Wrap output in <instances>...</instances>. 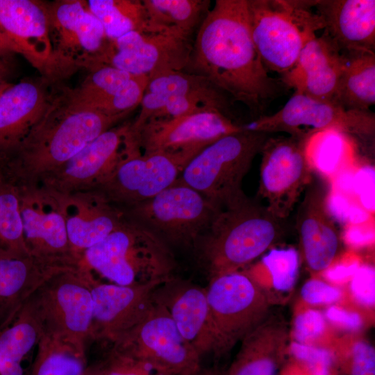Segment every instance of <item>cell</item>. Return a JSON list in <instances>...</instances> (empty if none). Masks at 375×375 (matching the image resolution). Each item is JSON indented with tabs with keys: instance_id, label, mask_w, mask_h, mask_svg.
<instances>
[{
	"instance_id": "1",
	"label": "cell",
	"mask_w": 375,
	"mask_h": 375,
	"mask_svg": "<svg viewBox=\"0 0 375 375\" xmlns=\"http://www.w3.org/2000/svg\"><path fill=\"white\" fill-rule=\"evenodd\" d=\"M208 78L255 119L288 89L272 77L253 43L247 0H216L194 38L183 70Z\"/></svg>"
},
{
	"instance_id": "2",
	"label": "cell",
	"mask_w": 375,
	"mask_h": 375,
	"mask_svg": "<svg viewBox=\"0 0 375 375\" xmlns=\"http://www.w3.org/2000/svg\"><path fill=\"white\" fill-rule=\"evenodd\" d=\"M126 115H110L59 90L47 110L3 169L17 186L35 185Z\"/></svg>"
},
{
	"instance_id": "3",
	"label": "cell",
	"mask_w": 375,
	"mask_h": 375,
	"mask_svg": "<svg viewBox=\"0 0 375 375\" xmlns=\"http://www.w3.org/2000/svg\"><path fill=\"white\" fill-rule=\"evenodd\" d=\"M283 220L249 197L220 208L193 247L199 263L209 279L240 271L280 240Z\"/></svg>"
},
{
	"instance_id": "4",
	"label": "cell",
	"mask_w": 375,
	"mask_h": 375,
	"mask_svg": "<svg viewBox=\"0 0 375 375\" xmlns=\"http://www.w3.org/2000/svg\"><path fill=\"white\" fill-rule=\"evenodd\" d=\"M176 265L164 240L126 217L117 229L85 251L79 262L120 285L167 281L174 277Z\"/></svg>"
},
{
	"instance_id": "5",
	"label": "cell",
	"mask_w": 375,
	"mask_h": 375,
	"mask_svg": "<svg viewBox=\"0 0 375 375\" xmlns=\"http://www.w3.org/2000/svg\"><path fill=\"white\" fill-rule=\"evenodd\" d=\"M271 135L244 127L226 135L196 155L176 181L219 208L234 206L247 197L242 189L243 178Z\"/></svg>"
},
{
	"instance_id": "6",
	"label": "cell",
	"mask_w": 375,
	"mask_h": 375,
	"mask_svg": "<svg viewBox=\"0 0 375 375\" xmlns=\"http://www.w3.org/2000/svg\"><path fill=\"white\" fill-rule=\"evenodd\" d=\"M315 1L247 0L253 43L265 69L283 76L294 66L306 41L324 28L308 9Z\"/></svg>"
},
{
	"instance_id": "7",
	"label": "cell",
	"mask_w": 375,
	"mask_h": 375,
	"mask_svg": "<svg viewBox=\"0 0 375 375\" xmlns=\"http://www.w3.org/2000/svg\"><path fill=\"white\" fill-rule=\"evenodd\" d=\"M199 152L143 153L129 126L117 165L101 185L92 190L103 194L118 208L138 203L173 185Z\"/></svg>"
},
{
	"instance_id": "8",
	"label": "cell",
	"mask_w": 375,
	"mask_h": 375,
	"mask_svg": "<svg viewBox=\"0 0 375 375\" xmlns=\"http://www.w3.org/2000/svg\"><path fill=\"white\" fill-rule=\"evenodd\" d=\"M92 273L79 266L60 272L28 299L42 334L60 336L83 346L91 338Z\"/></svg>"
},
{
	"instance_id": "9",
	"label": "cell",
	"mask_w": 375,
	"mask_h": 375,
	"mask_svg": "<svg viewBox=\"0 0 375 375\" xmlns=\"http://www.w3.org/2000/svg\"><path fill=\"white\" fill-rule=\"evenodd\" d=\"M119 208L162 240L192 247L220 209L177 181L150 199Z\"/></svg>"
},
{
	"instance_id": "10",
	"label": "cell",
	"mask_w": 375,
	"mask_h": 375,
	"mask_svg": "<svg viewBox=\"0 0 375 375\" xmlns=\"http://www.w3.org/2000/svg\"><path fill=\"white\" fill-rule=\"evenodd\" d=\"M206 290L217 340L215 356H220L263 321L269 303L256 280L242 271L209 279Z\"/></svg>"
},
{
	"instance_id": "11",
	"label": "cell",
	"mask_w": 375,
	"mask_h": 375,
	"mask_svg": "<svg viewBox=\"0 0 375 375\" xmlns=\"http://www.w3.org/2000/svg\"><path fill=\"white\" fill-rule=\"evenodd\" d=\"M112 350L168 375H196L201 356L183 338L166 308L154 298L147 315L112 343Z\"/></svg>"
},
{
	"instance_id": "12",
	"label": "cell",
	"mask_w": 375,
	"mask_h": 375,
	"mask_svg": "<svg viewBox=\"0 0 375 375\" xmlns=\"http://www.w3.org/2000/svg\"><path fill=\"white\" fill-rule=\"evenodd\" d=\"M247 129L272 134L285 132L308 138L315 132L335 130L346 134L371 135L374 133V115L369 110L344 109L332 102L319 101L294 92L285 106L270 115H262L248 124Z\"/></svg>"
},
{
	"instance_id": "13",
	"label": "cell",
	"mask_w": 375,
	"mask_h": 375,
	"mask_svg": "<svg viewBox=\"0 0 375 375\" xmlns=\"http://www.w3.org/2000/svg\"><path fill=\"white\" fill-rule=\"evenodd\" d=\"M306 139L271 135L260 151L258 194L267 210L281 219L290 215L311 182L312 169L305 153Z\"/></svg>"
},
{
	"instance_id": "14",
	"label": "cell",
	"mask_w": 375,
	"mask_h": 375,
	"mask_svg": "<svg viewBox=\"0 0 375 375\" xmlns=\"http://www.w3.org/2000/svg\"><path fill=\"white\" fill-rule=\"evenodd\" d=\"M193 40L169 33L131 31L109 42L93 67L110 65L131 74L151 78L170 71H183Z\"/></svg>"
},
{
	"instance_id": "15",
	"label": "cell",
	"mask_w": 375,
	"mask_h": 375,
	"mask_svg": "<svg viewBox=\"0 0 375 375\" xmlns=\"http://www.w3.org/2000/svg\"><path fill=\"white\" fill-rule=\"evenodd\" d=\"M243 125L216 111L148 121L130 128L143 153L201 151L221 138L240 131Z\"/></svg>"
},
{
	"instance_id": "16",
	"label": "cell",
	"mask_w": 375,
	"mask_h": 375,
	"mask_svg": "<svg viewBox=\"0 0 375 375\" xmlns=\"http://www.w3.org/2000/svg\"><path fill=\"white\" fill-rule=\"evenodd\" d=\"M17 187L23 235L28 253L44 260L78 265L70 247L56 195L40 185Z\"/></svg>"
},
{
	"instance_id": "17",
	"label": "cell",
	"mask_w": 375,
	"mask_h": 375,
	"mask_svg": "<svg viewBox=\"0 0 375 375\" xmlns=\"http://www.w3.org/2000/svg\"><path fill=\"white\" fill-rule=\"evenodd\" d=\"M47 6L53 66L73 62L88 66L104 51L110 40L87 1L61 0Z\"/></svg>"
},
{
	"instance_id": "18",
	"label": "cell",
	"mask_w": 375,
	"mask_h": 375,
	"mask_svg": "<svg viewBox=\"0 0 375 375\" xmlns=\"http://www.w3.org/2000/svg\"><path fill=\"white\" fill-rule=\"evenodd\" d=\"M167 281L120 285L94 279L91 285L93 318L90 340L112 344L138 324L152 308L156 288Z\"/></svg>"
},
{
	"instance_id": "19",
	"label": "cell",
	"mask_w": 375,
	"mask_h": 375,
	"mask_svg": "<svg viewBox=\"0 0 375 375\" xmlns=\"http://www.w3.org/2000/svg\"><path fill=\"white\" fill-rule=\"evenodd\" d=\"M129 122L115 126L89 143L37 185L59 194L92 190L101 185L117 165Z\"/></svg>"
},
{
	"instance_id": "20",
	"label": "cell",
	"mask_w": 375,
	"mask_h": 375,
	"mask_svg": "<svg viewBox=\"0 0 375 375\" xmlns=\"http://www.w3.org/2000/svg\"><path fill=\"white\" fill-rule=\"evenodd\" d=\"M57 90L49 78L12 84L0 95V168L2 170L43 117Z\"/></svg>"
},
{
	"instance_id": "21",
	"label": "cell",
	"mask_w": 375,
	"mask_h": 375,
	"mask_svg": "<svg viewBox=\"0 0 375 375\" xmlns=\"http://www.w3.org/2000/svg\"><path fill=\"white\" fill-rule=\"evenodd\" d=\"M53 192L65 217L72 251L79 262L85 251L102 241L125 219L123 211L99 191Z\"/></svg>"
},
{
	"instance_id": "22",
	"label": "cell",
	"mask_w": 375,
	"mask_h": 375,
	"mask_svg": "<svg viewBox=\"0 0 375 375\" xmlns=\"http://www.w3.org/2000/svg\"><path fill=\"white\" fill-rule=\"evenodd\" d=\"M155 299L167 310L183 338L201 357L217 351L206 288L174 276L160 285Z\"/></svg>"
},
{
	"instance_id": "23",
	"label": "cell",
	"mask_w": 375,
	"mask_h": 375,
	"mask_svg": "<svg viewBox=\"0 0 375 375\" xmlns=\"http://www.w3.org/2000/svg\"><path fill=\"white\" fill-rule=\"evenodd\" d=\"M344 62V52L324 31L306 41L293 68L280 79L288 89L334 103Z\"/></svg>"
},
{
	"instance_id": "24",
	"label": "cell",
	"mask_w": 375,
	"mask_h": 375,
	"mask_svg": "<svg viewBox=\"0 0 375 375\" xmlns=\"http://www.w3.org/2000/svg\"><path fill=\"white\" fill-rule=\"evenodd\" d=\"M0 30L36 67L53 66L47 3L33 0H0Z\"/></svg>"
},
{
	"instance_id": "25",
	"label": "cell",
	"mask_w": 375,
	"mask_h": 375,
	"mask_svg": "<svg viewBox=\"0 0 375 375\" xmlns=\"http://www.w3.org/2000/svg\"><path fill=\"white\" fill-rule=\"evenodd\" d=\"M82 83L70 90L79 103L110 115H128L139 106L149 82L110 65L94 67Z\"/></svg>"
},
{
	"instance_id": "26",
	"label": "cell",
	"mask_w": 375,
	"mask_h": 375,
	"mask_svg": "<svg viewBox=\"0 0 375 375\" xmlns=\"http://www.w3.org/2000/svg\"><path fill=\"white\" fill-rule=\"evenodd\" d=\"M174 97L194 98L211 110L233 119L234 102L213 83L203 76L185 71H170L149 78L139 105L138 115L131 123V129L135 131L140 128L159 103Z\"/></svg>"
},
{
	"instance_id": "27",
	"label": "cell",
	"mask_w": 375,
	"mask_h": 375,
	"mask_svg": "<svg viewBox=\"0 0 375 375\" xmlns=\"http://www.w3.org/2000/svg\"><path fill=\"white\" fill-rule=\"evenodd\" d=\"M314 7L325 32L342 51L374 52V0H320Z\"/></svg>"
},
{
	"instance_id": "28",
	"label": "cell",
	"mask_w": 375,
	"mask_h": 375,
	"mask_svg": "<svg viewBox=\"0 0 375 375\" xmlns=\"http://www.w3.org/2000/svg\"><path fill=\"white\" fill-rule=\"evenodd\" d=\"M78 266L0 253V324L56 274Z\"/></svg>"
},
{
	"instance_id": "29",
	"label": "cell",
	"mask_w": 375,
	"mask_h": 375,
	"mask_svg": "<svg viewBox=\"0 0 375 375\" xmlns=\"http://www.w3.org/2000/svg\"><path fill=\"white\" fill-rule=\"evenodd\" d=\"M324 197L318 190H310L301 203L297 215L303 255L310 271L324 272L337 256L340 239L333 219L327 212Z\"/></svg>"
},
{
	"instance_id": "30",
	"label": "cell",
	"mask_w": 375,
	"mask_h": 375,
	"mask_svg": "<svg viewBox=\"0 0 375 375\" xmlns=\"http://www.w3.org/2000/svg\"><path fill=\"white\" fill-rule=\"evenodd\" d=\"M288 340L284 319L268 314L240 341V350L224 375H276Z\"/></svg>"
},
{
	"instance_id": "31",
	"label": "cell",
	"mask_w": 375,
	"mask_h": 375,
	"mask_svg": "<svg viewBox=\"0 0 375 375\" xmlns=\"http://www.w3.org/2000/svg\"><path fill=\"white\" fill-rule=\"evenodd\" d=\"M42 335L40 324L26 301L0 324V375H24L22 362Z\"/></svg>"
},
{
	"instance_id": "32",
	"label": "cell",
	"mask_w": 375,
	"mask_h": 375,
	"mask_svg": "<svg viewBox=\"0 0 375 375\" xmlns=\"http://www.w3.org/2000/svg\"><path fill=\"white\" fill-rule=\"evenodd\" d=\"M145 32L164 33L194 40L210 9L209 0H143Z\"/></svg>"
},
{
	"instance_id": "33",
	"label": "cell",
	"mask_w": 375,
	"mask_h": 375,
	"mask_svg": "<svg viewBox=\"0 0 375 375\" xmlns=\"http://www.w3.org/2000/svg\"><path fill=\"white\" fill-rule=\"evenodd\" d=\"M343 52L344 67L334 103L347 110L367 111L375 103V53L369 51Z\"/></svg>"
},
{
	"instance_id": "34",
	"label": "cell",
	"mask_w": 375,
	"mask_h": 375,
	"mask_svg": "<svg viewBox=\"0 0 375 375\" xmlns=\"http://www.w3.org/2000/svg\"><path fill=\"white\" fill-rule=\"evenodd\" d=\"M305 153L312 171L329 181L356 163L355 148L348 134L335 130L310 135L306 141Z\"/></svg>"
},
{
	"instance_id": "35",
	"label": "cell",
	"mask_w": 375,
	"mask_h": 375,
	"mask_svg": "<svg viewBox=\"0 0 375 375\" xmlns=\"http://www.w3.org/2000/svg\"><path fill=\"white\" fill-rule=\"evenodd\" d=\"M85 347L66 338L42 334L31 375H82Z\"/></svg>"
},
{
	"instance_id": "36",
	"label": "cell",
	"mask_w": 375,
	"mask_h": 375,
	"mask_svg": "<svg viewBox=\"0 0 375 375\" xmlns=\"http://www.w3.org/2000/svg\"><path fill=\"white\" fill-rule=\"evenodd\" d=\"M87 4L110 41L131 31L147 30V15L142 1L89 0Z\"/></svg>"
},
{
	"instance_id": "37",
	"label": "cell",
	"mask_w": 375,
	"mask_h": 375,
	"mask_svg": "<svg viewBox=\"0 0 375 375\" xmlns=\"http://www.w3.org/2000/svg\"><path fill=\"white\" fill-rule=\"evenodd\" d=\"M0 253L30 255L24 239L19 188L6 179L0 182Z\"/></svg>"
},
{
	"instance_id": "38",
	"label": "cell",
	"mask_w": 375,
	"mask_h": 375,
	"mask_svg": "<svg viewBox=\"0 0 375 375\" xmlns=\"http://www.w3.org/2000/svg\"><path fill=\"white\" fill-rule=\"evenodd\" d=\"M273 287L278 291H290L297 279L300 266L299 252L294 248L273 249L262 258Z\"/></svg>"
},
{
	"instance_id": "39",
	"label": "cell",
	"mask_w": 375,
	"mask_h": 375,
	"mask_svg": "<svg viewBox=\"0 0 375 375\" xmlns=\"http://www.w3.org/2000/svg\"><path fill=\"white\" fill-rule=\"evenodd\" d=\"M324 203L330 217L344 226L374 219V214L361 206L355 198L331 190L324 198Z\"/></svg>"
},
{
	"instance_id": "40",
	"label": "cell",
	"mask_w": 375,
	"mask_h": 375,
	"mask_svg": "<svg viewBox=\"0 0 375 375\" xmlns=\"http://www.w3.org/2000/svg\"><path fill=\"white\" fill-rule=\"evenodd\" d=\"M290 351L308 375H331L335 356L328 349L292 342Z\"/></svg>"
},
{
	"instance_id": "41",
	"label": "cell",
	"mask_w": 375,
	"mask_h": 375,
	"mask_svg": "<svg viewBox=\"0 0 375 375\" xmlns=\"http://www.w3.org/2000/svg\"><path fill=\"white\" fill-rule=\"evenodd\" d=\"M92 369L97 375H168L112 349L99 366Z\"/></svg>"
},
{
	"instance_id": "42",
	"label": "cell",
	"mask_w": 375,
	"mask_h": 375,
	"mask_svg": "<svg viewBox=\"0 0 375 375\" xmlns=\"http://www.w3.org/2000/svg\"><path fill=\"white\" fill-rule=\"evenodd\" d=\"M342 363L348 375H375V350L363 340H358L347 351Z\"/></svg>"
},
{
	"instance_id": "43",
	"label": "cell",
	"mask_w": 375,
	"mask_h": 375,
	"mask_svg": "<svg viewBox=\"0 0 375 375\" xmlns=\"http://www.w3.org/2000/svg\"><path fill=\"white\" fill-rule=\"evenodd\" d=\"M325 329L324 316L318 310H308L294 319L292 335L294 342L310 344L319 338Z\"/></svg>"
},
{
	"instance_id": "44",
	"label": "cell",
	"mask_w": 375,
	"mask_h": 375,
	"mask_svg": "<svg viewBox=\"0 0 375 375\" xmlns=\"http://www.w3.org/2000/svg\"><path fill=\"white\" fill-rule=\"evenodd\" d=\"M375 171L370 165H358L353 179V197L365 210L374 213Z\"/></svg>"
},
{
	"instance_id": "45",
	"label": "cell",
	"mask_w": 375,
	"mask_h": 375,
	"mask_svg": "<svg viewBox=\"0 0 375 375\" xmlns=\"http://www.w3.org/2000/svg\"><path fill=\"white\" fill-rule=\"evenodd\" d=\"M374 268L369 265H360L351 281V292L360 304L372 307L374 305Z\"/></svg>"
},
{
	"instance_id": "46",
	"label": "cell",
	"mask_w": 375,
	"mask_h": 375,
	"mask_svg": "<svg viewBox=\"0 0 375 375\" xmlns=\"http://www.w3.org/2000/svg\"><path fill=\"white\" fill-rule=\"evenodd\" d=\"M302 299L311 305L330 304L338 301L342 291L319 279H310L306 282L301 290Z\"/></svg>"
},
{
	"instance_id": "47",
	"label": "cell",
	"mask_w": 375,
	"mask_h": 375,
	"mask_svg": "<svg viewBox=\"0 0 375 375\" xmlns=\"http://www.w3.org/2000/svg\"><path fill=\"white\" fill-rule=\"evenodd\" d=\"M374 219H372L361 224L346 225L343 239L349 246L359 248L374 243Z\"/></svg>"
},
{
	"instance_id": "48",
	"label": "cell",
	"mask_w": 375,
	"mask_h": 375,
	"mask_svg": "<svg viewBox=\"0 0 375 375\" xmlns=\"http://www.w3.org/2000/svg\"><path fill=\"white\" fill-rule=\"evenodd\" d=\"M326 317L332 324L344 331L356 332L362 326V319L359 314L335 306L327 309Z\"/></svg>"
},
{
	"instance_id": "49",
	"label": "cell",
	"mask_w": 375,
	"mask_h": 375,
	"mask_svg": "<svg viewBox=\"0 0 375 375\" xmlns=\"http://www.w3.org/2000/svg\"><path fill=\"white\" fill-rule=\"evenodd\" d=\"M360 266L358 259L351 256L342 258L334 265L331 264L324 273L328 280L340 282L351 278Z\"/></svg>"
},
{
	"instance_id": "50",
	"label": "cell",
	"mask_w": 375,
	"mask_h": 375,
	"mask_svg": "<svg viewBox=\"0 0 375 375\" xmlns=\"http://www.w3.org/2000/svg\"><path fill=\"white\" fill-rule=\"evenodd\" d=\"M15 53H17L15 46L0 30V58L8 60Z\"/></svg>"
},
{
	"instance_id": "51",
	"label": "cell",
	"mask_w": 375,
	"mask_h": 375,
	"mask_svg": "<svg viewBox=\"0 0 375 375\" xmlns=\"http://www.w3.org/2000/svg\"><path fill=\"white\" fill-rule=\"evenodd\" d=\"M9 71L8 60L0 58V78H4L8 74Z\"/></svg>"
},
{
	"instance_id": "52",
	"label": "cell",
	"mask_w": 375,
	"mask_h": 375,
	"mask_svg": "<svg viewBox=\"0 0 375 375\" xmlns=\"http://www.w3.org/2000/svg\"><path fill=\"white\" fill-rule=\"evenodd\" d=\"M196 375H224L215 368H201Z\"/></svg>"
},
{
	"instance_id": "53",
	"label": "cell",
	"mask_w": 375,
	"mask_h": 375,
	"mask_svg": "<svg viewBox=\"0 0 375 375\" xmlns=\"http://www.w3.org/2000/svg\"><path fill=\"white\" fill-rule=\"evenodd\" d=\"M12 84L6 81L4 78H0V95Z\"/></svg>"
},
{
	"instance_id": "54",
	"label": "cell",
	"mask_w": 375,
	"mask_h": 375,
	"mask_svg": "<svg viewBox=\"0 0 375 375\" xmlns=\"http://www.w3.org/2000/svg\"><path fill=\"white\" fill-rule=\"evenodd\" d=\"M82 375H97L93 369L87 368Z\"/></svg>"
},
{
	"instance_id": "55",
	"label": "cell",
	"mask_w": 375,
	"mask_h": 375,
	"mask_svg": "<svg viewBox=\"0 0 375 375\" xmlns=\"http://www.w3.org/2000/svg\"><path fill=\"white\" fill-rule=\"evenodd\" d=\"M4 179H6V178L4 177V175H3V172H2L1 169L0 168V182L2 181Z\"/></svg>"
}]
</instances>
